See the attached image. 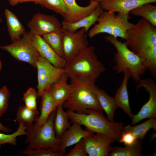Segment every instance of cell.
<instances>
[{
  "instance_id": "11",
  "label": "cell",
  "mask_w": 156,
  "mask_h": 156,
  "mask_svg": "<svg viewBox=\"0 0 156 156\" xmlns=\"http://www.w3.org/2000/svg\"><path fill=\"white\" fill-rule=\"evenodd\" d=\"M138 82L137 89L143 87L149 93V97L139 112L133 115L131 125H134L144 119L156 118V84L151 78L141 79Z\"/></svg>"
},
{
  "instance_id": "8",
  "label": "cell",
  "mask_w": 156,
  "mask_h": 156,
  "mask_svg": "<svg viewBox=\"0 0 156 156\" xmlns=\"http://www.w3.org/2000/svg\"><path fill=\"white\" fill-rule=\"evenodd\" d=\"M33 36L29 31H25L20 39L10 44L0 46V49L16 60L28 63L36 68V62L40 56L33 44Z\"/></svg>"
},
{
  "instance_id": "12",
  "label": "cell",
  "mask_w": 156,
  "mask_h": 156,
  "mask_svg": "<svg viewBox=\"0 0 156 156\" xmlns=\"http://www.w3.org/2000/svg\"><path fill=\"white\" fill-rule=\"evenodd\" d=\"M33 35L42 36L61 28V23L54 15L38 12L33 15L27 24Z\"/></svg>"
},
{
  "instance_id": "7",
  "label": "cell",
  "mask_w": 156,
  "mask_h": 156,
  "mask_svg": "<svg viewBox=\"0 0 156 156\" xmlns=\"http://www.w3.org/2000/svg\"><path fill=\"white\" fill-rule=\"evenodd\" d=\"M130 17L129 15L120 13L116 15L109 11H103L98 19L97 23L89 30L88 36L92 38L99 34L105 33L126 39L127 31L133 24L129 21Z\"/></svg>"
},
{
  "instance_id": "16",
  "label": "cell",
  "mask_w": 156,
  "mask_h": 156,
  "mask_svg": "<svg viewBox=\"0 0 156 156\" xmlns=\"http://www.w3.org/2000/svg\"><path fill=\"white\" fill-rule=\"evenodd\" d=\"M72 123L60 138V151H66L67 147L76 144L83 138L94 133L86 129H82V125L78 122H74Z\"/></svg>"
},
{
  "instance_id": "13",
  "label": "cell",
  "mask_w": 156,
  "mask_h": 156,
  "mask_svg": "<svg viewBox=\"0 0 156 156\" xmlns=\"http://www.w3.org/2000/svg\"><path fill=\"white\" fill-rule=\"evenodd\" d=\"M83 139L85 151L89 156H109L112 148L111 144L115 141L98 133H93Z\"/></svg>"
},
{
  "instance_id": "29",
  "label": "cell",
  "mask_w": 156,
  "mask_h": 156,
  "mask_svg": "<svg viewBox=\"0 0 156 156\" xmlns=\"http://www.w3.org/2000/svg\"><path fill=\"white\" fill-rule=\"evenodd\" d=\"M39 114L38 111L31 109L25 105H21L18 109L16 118L13 121L18 124L23 123L27 126L35 121Z\"/></svg>"
},
{
  "instance_id": "37",
  "label": "cell",
  "mask_w": 156,
  "mask_h": 156,
  "mask_svg": "<svg viewBox=\"0 0 156 156\" xmlns=\"http://www.w3.org/2000/svg\"><path fill=\"white\" fill-rule=\"evenodd\" d=\"M0 130L6 133H9L12 131L10 129L3 125L1 122H0Z\"/></svg>"
},
{
  "instance_id": "34",
  "label": "cell",
  "mask_w": 156,
  "mask_h": 156,
  "mask_svg": "<svg viewBox=\"0 0 156 156\" xmlns=\"http://www.w3.org/2000/svg\"><path fill=\"white\" fill-rule=\"evenodd\" d=\"M10 96V93L6 86L0 88V118L8 109Z\"/></svg>"
},
{
  "instance_id": "42",
  "label": "cell",
  "mask_w": 156,
  "mask_h": 156,
  "mask_svg": "<svg viewBox=\"0 0 156 156\" xmlns=\"http://www.w3.org/2000/svg\"><path fill=\"white\" fill-rule=\"evenodd\" d=\"M2 22V20L1 18V17L0 16V24Z\"/></svg>"
},
{
  "instance_id": "23",
  "label": "cell",
  "mask_w": 156,
  "mask_h": 156,
  "mask_svg": "<svg viewBox=\"0 0 156 156\" xmlns=\"http://www.w3.org/2000/svg\"><path fill=\"white\" fill-rule=\"evenodd\" d=\"M40 97V114L36 120L35 124L38 126H41L46 122L50 114L57 107L49 90L44 92Z\"/></svg>"
},
{
  "instance_id": "36",
  "label": "cell",
  "mask_w": 156,
  "mask_h": 156,
  "mask_svg": "<svg viewBox=\"0 0 156 156\" xmlns=\"http://www.w3.org/2000/svg\"><path fill=\"white\" fill-rule=\"evenodd\" d=\"M138 140L131 132L123 131L118 141L120 143H123L125 146H128L134 144Z\"/></svg>"
},
{
  "instance_id": "28",
  "label": "cell",
  "mask_w": 156,
  "mask_h": 156,
  "mask_svg": "<svg viewBox=\"0 0 156 156\" xmlns=\"http://www.w3.org/2000/svg\"><path fill=\"white\" fill-rule=\"evenodd\" d=\"M142 141L138 139L133 145L124 147H112L109 156H143L142 152Z\"/></svg>"
},
{
  "instance_id": "14",
  "label": "cell",
  "mask_w": 156,
  "mask_h": 156,
  "mask_svg": "<svg viewBox=\"0 0 156 156\" xmlns=\"http://www.w3.org/2000/svg\"><path fill=\"white\" fill-rule=\"evenodd\" d=\"M156 2V0H103L99 3L103 10L129 15L131 10L142 4Z\"/></svg>"
},
{
  "instance_id": "38",
  "label": "cell",
  "mask_w": 156,
  "mask_h": 156,
  "mask_svg": "<svg viewBox=\"0 0 156 156\" xmlns=\"http://www.w3.org/2000/svg\"><path fill=\"white\" fill-rule=\"evenodd\" d=\"M40 0H20L19 3L33 2L36 4H38Z\"/></svg>"
},
{
  "instance_id": "2",
  "label": "cell",
  "mask_w": 156,
  "mask_h": 156,
  "mask_svg": "<svg viewBox=\"0 0 156 156\" xmlns=\"http://www.w3.org/2000/svg\"><path fill=\"white\" fill-rule=\"evenodd\" d=\"M70 84L72 90L63 108L79 114H88V109L103 110L93 89L95 81L86 77L71 75Z\"/></svg>"
},
{
  "instance_id": "17",
  "label": "cell",
  "mask_w": 156,
  "mask_h": 156,
  "mask_svg": "<svg viewBox=\"0 0 156 156\" xmlns=\"http://www.w3.org/2000/svg\"><path fill=\"white\" fill-rule=\"evenodd\" d=\"M68 10V13L64 20L68 22H76L90 14L99 5L94 1L88 5L82 6L78 5L75 0H64Z\"/></svg>"
},
{
  "instance_id": "4",
  "label": "cell",
  "mask_w": 156,
  "mask_h": 156,
  "mask_svg": "<svg viewBox=\"0 0 156 156\" xmlns=\"http://www.w3.org/2000/svg\"><path fill=\"white\" fill-rule=\"evenodd\" d=\"M104 38L116 50V53H114L116 65L113 70L117 73L127 72L135 82H138L146 70L144 61L117 38L109 35L105 36Z\"/></svg>"
},
{
  "instance_id": "19",
  "label": "cell",
  "mask_w": 156,
  "mask_h": 156,
  "mask_svg": "<svg viewBox=\"0 0 156 156\" xmlns=\"http://www.w3.org/2000/svg\"><path fill=\"white\" fill-rule=\"evenodd\" d=\"M68 74L65 73L59 81L49 89L57 107L59 105H62L70 95L72 87L70 84L68 83Z\"/></svg>"
},
{
  "instance_id": "39",
  "label": "cell",
  "mask_w": 156,
  "mask_h": 156,
  "mask_svg": "<svg viewBox=\"0 0 156 156\" xmlns=\"http://www.w3.org/2000/svg\"><path fill=\"white\" fill-rule=\"evenodd\" d=\"M20 0H8L9 4L12 6H14L19 3Z\"/></svg>"
},
{
  "instance_id": "9",
  "label": "cell",
  "mask_w": 156,
  "mask_h": 156,
  "mask_svg": "<svg viewBox=\"0 0 156 156\" xmlns=\"http://www.w3.org/2000/svg\"><path fill=\"white\" fill-rule=\"evenodd\" d=\"M36 68L37 71V92L38 97L58 81L65 73L64 68L55 66L41 56L36 62Z\"/></svg>"
},
{
  "instance_id": "30",
  "label": "cell",
  "mask_w": 156,
  "mask_h": 156,
  "mask_svg": "<svg viewBox=\"0 0 156 156\" xmlns=\"http://www.w3.org/2000/svg\"><path fill=\"white\" fill-rule=\"evenodd\" d=\"M38 4L60 14L64 18L68 13L64 0H40Z\"/></svg>"
},
{
  "instance_id": "15",
  "label": "cell",
  "mask_w": 156,
  "mask_h": 156,
  "mask_svg": "<svg viewBox=\"0 0 156 156\" xmlns=\"http://www.w3.org/2000/svg\"><path fill=\"white\" fill-rule=\"evenodd\" d=\"M32 41L40 56L55 66L64 68L66 63L65 60L55 52L42 36L33 35Z\"/></svg>"
},
{
  "instance_id": "5",
  "label": "cell",
  "mask_w": 156,
  "mask_h": 156,
  "mask_svg": "<svg viewBox=\"0 0 156 156\" xmlns=\"http://www.w3.org/2000/svg\"><path fill=\"white\" fill-rule=\"evenodd\" d=\"M64 69L68 77L79 76L96 81L105 69L98 60L94 47L88 46L74 58L66 62Z\"/></svg>"
},
{
  "instance_id": "25",
  "label": "cell",
  "mask_w": 156,
  "mask_h": 156,
  "mask_svg": "<svg viewBox=\"0 0 156 156\" xmlns=\"http://www.w3.org/2000/svg\"><path fill=\"white\" fill-rule=\"evenodd\" d=\"M151 129H156V118H149L147 121L138 125H128L123 127V131L129 132L137 139L142 141L148 131Z\"/></svg>"
},
{
  "instance_id": "24",
  "label": "cell",
  "mask_w": 156,
  "mask_h": 156,
  "mask_svg": "<svg viewBox=\"0 0 156 156\" xmlns=\"http://www.w3.org/2000/svg\"><path fill=\"white\" fill-rule=\"evenodd\" d=\"M69 120L67 113L64 110L62 105L57 106L53 122L57 138L60 139L64 132L70 127L71 123Z\"/></svg>"
},
{
  "instance_id": "32",
  "label": "cell",
  "mask_w": 156,
  "mask_h": 156,
  "mask_svg": "<svg viewBox=\"0 0 156 156\" xmlns=\"http://www.w3.org/2000/svg\"><path fill=\"white\" fill-rule=\"evenodd\" d=\"M21 155L27 156H64L66 151H57L52 148L36 149H27L19 151Z\"/></svg>"
},
{
  "instance_id": "33",
  "label": "cell",
  "mask_w": 156,
  "mask_h": 156,
  "mask_svg": "<svg viewBox=\"0 0 156 156\" xmlns=\"http://www.w3.org/2000/svg\"><path fill=\"white\" fill-rule=\"evenodd\" d=\"M38 96L37 92L32 87L29 88L23 95V100L25 105L28 108L38 111L37 105V99Z\"/></svg>"
},
{
  "instance_id": "41",
  "label": "cell",
  "mask_w": 156,
  "mask_h": 156,
  "mask_svg": "<svg viewBox=\"0 0 156 156\" xmlns=\"http://www.w3.org/2000/svg\"><path fill=\"white\" fill-rule=\"evenodd\" d=\"M2 66V63L0 57V72Z\"/></svg>"
},
{
  "instance_id": "27",
  "label": "cell",
  "mask_w": 156,
  "mask_h": 156,
  "mask_svg": "<svg viewBox=\"0 0 156 156\" xmlns=\"http://www.w3.org/2000/svg\"><path fill=\"white\" fill-rule=\"evenodd\" d=\"M150 3L144 4L135 8L129 14L140 16L156 27V6Z\"/></svg>"
},
{
  "instance_id": "20",
  "label": "cell",
  "mask_w": 156,
  "mask_h": 156,
  "mask_svg": "<svg viewBox=\"0 0 156 156\" xmlns=\"http://www.w3.org/2000/svg\"><path fill=\"white\" fill-rule=\"evenodd\" d=\"M124 74L121 84L117 89L114 99L117 107L121 108L132 119L134 115L130 107L127 87L128 82L131 77L127 72H124Z\"/></svg>"
},
{
  "instance_id": "3",
  "label": "cell",
  "mask_w": 156,
  "mask_h": 156,
  "mask_svg": "<svg viewBox=\"0 0 156 156\" xmlns=\"http://www.w3.org/2000/svg\"><path fill=\"white\" fill-rule=\"evenodd\" d=\"M102 111L89 109L87 114L68 110L66 112L71 123L78 122L94 133L101 134L118 141L123 131V122L109 121L103 115Z\"/></svg>"
},
{
  "instance_id": "40",
  "label": "cell",
  "mask_w": 156,
  "mask_h": 156,
  "mask_svg": "<svg viewBox=\"0 0 156 156\" xmlns=\"http://www.w3.org/2000/svg\"><path fill=\"white\" fill-rule=\"evenodd\" d=\"M102 0H89V2L90 3L94 1H96L99 3Z\"/></svg>"
},
{
  "instance_id": "22",
  "label": "cell",
  "mask_w": 156,
  "mask_h": 156,
  "mask_svg": "<svg viewBox=\"0 0 156 156\" xmlns=\"http://www.w3.org/2000/svg\"><path fill=\"white\" fill-rule=\"evenodd\" d=\"M4 14L6 21L8 31L12 41L19 39L26 31L25 27L15 14L10 10L5 9Z\"/></svg>"
},
{
  "instance_id": "35",
  "label": "cell",
  "mask_w": 156,
  "mask_h": 156,
  "mask_svg": "<svg viewBox=\"0 0 156 156\" xmlns=\"http://www.w3.org/2000/svg\"><path fill=\"white\" fill-rule=\"evenodd\" d=\"M87 154L85 151L83 139L75 144L73 148L70 150L64 156H87Z\"/></svg>"
},
{
  "instance_id": "26",
  "label": "cell",
  "mask_w": 156,
  "mask_h": 156,
  "mask_svg": "<svg viewBox=\"0 0 156 156\" xmlns=\"http://www.w3.org/2000/svg\"><path fill=\"white\" fill-rule=\"evenodd\" d=\"M42 37L55 52L63 58L64 35L62 29L44 34Z\"/></svg>"
},
{
  "instance_id": "6",
  "label": "cell",
  "mask_w": 156,
  "mask_h": 156,
  "mask_svg": "<svg viewBox=\"0 0 156 156\" xmlns=\"http://www.w3.org/2000/svg\"><path fill=\"white\" fill-rule=\"evenodd\" d=\"M56 109L49 115L46 122L41 126L31 124L27 126L26 149H36L52 148L60 151V139L56 138L53 126Z\"/></svg>"
},
{
  "instance_id": "10",
  "label": "cell",
  "mask_w": 156,
  "mask_h": 156,
  "mask_svg": "<svg viewBox=\"0 0 156 156\" xmlns=\"http://www.w3.org/2000/svg\"><path fill=\"white\" fill-rule=\"evenodd\" d=\"M62 30L63 58L66 62L74 58L88 47L87 32L84 28L75 32Z\"/></svg>"
},
{
  "instance_id": "1",
  "label": "cell",
  "mask_w": 156,
  "mask_h": 156,
  "mask_svg": "<svg viewBox=\"0 0 156 156\" xmlns=\"http://www.w3.org/2000/svg\"><path fill=\"white\" fill-rule=\"evenodd\" d=\"M142 18L127 31L124 42L144 62L146 70L156 78V28Z\"/></svg>"
},
{
  "instance_id": "21",
  "label": "cell",
  "mask_w": 156,
  "mask_h": 156,
  "mask_svg": "<svg viewBox=\"0 0 156 156\" xmlns=\"http://www.w3.org/2000/svg\"><path fill=\"white\" fill-rule=\"evenodd\" d=\"M93 89L103 110L105 112L107 118L110 121H114V117L117 107L114 98L108 94L104 90L94 84Z\"/></svg>"
},
{
  "instance_id": "31",
  "label": "cell",
  "mask_w": 156,
  "mask_h": 156,
  "mask_svg": "<svg viewBox=\"0 0 156 156\" xmlns=\"http://www.w3.org/2000/svg\"><path fill=\"white\" fill-rule=\"evenodd\" d=\"M18 124L16 131L12 134H7L0 133V147L6 144L15 146L17 143V137L26 135L27 126L22 123Z\"/></svg>"
},
{
  "instance_id": "18",
  "label": "cell",
  "mask_w": 156,
  "mask_h": 156,
  "mask_svg": "<svg viewBox=\"0 0 156 156\" xmlns=\"http://www.w3.org/2000/svg\"><path fill=\"white\" fill-rule=\"evenodd\" d=\"M103 10L99 4L90 14L74 22L63 20L61 22V28L64 30L75 32L79 29L84 28L88 32L90 27L97 22Z\"/></svg>"
}]
</instances>
